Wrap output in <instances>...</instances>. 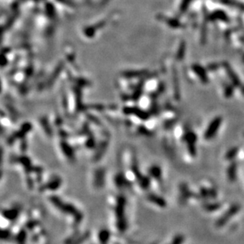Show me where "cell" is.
Returning <instances> with one entry per match:
<instances>
[{"label":"cell","instance_id":"cell-1","mask_svg":"<svg viewBox=\"0 0 244 244\" xmlns=\"http://www.w3.org/2000/svg\"><path fill=\"white\" fill-rule=\"evenodd\" d=\"M239 209H240V205H239V204L232 205L228 209V211L225 212V214L217 220V221L216 222V225H217V227L221 228V227L224 226V224H226V223L229 221L231 217L235 216V214L239 211Z\"/></svg>","mask_w":244,"mask_h":244},{"label":"cell","instance_id":"cell-2","mask_svg":"<svg viewBox=\"0 0 244 244\" xmlns=\"http://www.w3.org/2000/svg\"><path fill=\"white\" fill-rule=\"evenodd\" d=\"M221 123H222V118L221 117L215 118V119L210 123V124L209 125L208 128L206 129L205 132L204 134L205 138L206 140L212 139V138L217 134V130H218L219 127H221Z\"/></svg>","mask_w":244,"mask_h":244},{"label":"cell","instance_id":"cell-3","mask_svg":"<svg viewBox=\"0 0 244 244\" xmlns=\"http://www.w3.org/2000/svg\"><path fill=\"white\" fill-rule=\"evenodd\" d=\"M227 175L229 181L231 182H235L237 176V163L232 162L231 165L228 166V170H227Z\"/></svg>","mask_w":244,"mask_h":244},{"label":"cell","instance_id":"cell-4","mask_svg":"<svg viewBox=\"0 0 244 244\" xmlns=\"http://www.w3.org/2000/svg\"><path fill=\"white\" fill-rule=\"evenodd\" d=\"M193 70H194L195 72H197V74H198V76L200 77V78H201V80H202L203 82L206 83V82H207V77H206L204 70L198 65L193 66Z\"/></svg>","mask_w":244,"mask_h":244},{"label":"cell","instance_id":"cell-5","mask_svg":"<svg viewBox=\"0 0 244 244\" xmlns=\"http://www.w3.org/2000/svg\"><path fill=\"white\" fill-rule=\"evenodd\" d=\"M238 152H239V148L238 147H233V148H230L227 152V153L225 154V158L227 160H229V161L233 160L236 157Z\"/></svg>","mask_w":244,"mask_h":244},{"label":"cell","instance_id":"cell-6","mask_svg":"<svg viewBox=\"0 0 244 244\" xmlns=\"http://www.w3.org/2000/svg\"><path fill=\"white\" fill-rule=\"evenodd\" d=\"M184 140L187 142V144H190V143H194L197 141V135L192 131H190V132L186 133L184 136Z\"/></svg>","mask_w":244,"mask_h":244},{"label":"cell","instance_id":"cell-7","mask_svg":"<svg viewBox=\"0 0 244 244\" xmlns=\"http://www.w3.org/2000/svg\"><path fill=\"white\" fill-rule=\"evenodd\" d=\"M224 66H225V68H226L227 71H228V73L229 74L230 78H231V79L232 80V81L234 82V84L236 85H239V79H238V78H237V76L235 75V73L232 71V70L231 69V67H230L228 65H227V64H224Z\"/></svg>","mask_w":244,"mask_h":244},{"label":"cell","instance_id":"cell-8","mask_svg":"<svg viewBox=\"0 0 244 244\" xmlns=\"http://www.w3.org/2000/svg\"><path fill=\"white\" fill-rule=\"evenodd\" d=\"M221 2L223 3L226 4V5H229L231 6H235V7H238L239 9H244V5L242 3H239L238 2H235L234 0H220Z\"/></svg>","mask_w":244,"mask_h":244},{"label":"cell","instance_id":"cell-9","mask_svg":"<svg viewBox=\"0 0 244 244\" xmlns=\"http://www.w3.org/2000/svg\"><path fill=\"white\" fill-rule=\"evenodd\" d=\"M210 18L211 19H220V20L222 21H228V17L224 12H221V11H218V12H216V13L213 14L210 16Z\"/></svg>","mask_w":244,"mask_h":244},{"label":"cell","instance_id":"cell-10","mask_svg":"<svg viewBox=\"0 0 244 244\" xmlns=\"http://www.w3.org/2000/svg\"><path fill=\"white\" fill-rule=\"evenodd\" d=\"M221 203H213V204H207L204 205V209L209 212L216 211L221 208Z\"/></svg>","mask_w":244,"mask_h":244},{"label":"cell","instance_id":"cell-11","mask_svg":"<svg viewBox=\"0 0 244 244\" xmlns=\"http://www.w3.org/2000/svg\"><path fill=\"white\" fill-rule=\"evenodd\" d=\"M188 145V150L189 152L191 154L192 156H195L196 153H197V151H196V147H195V144H193V143H190V144H187Z\"/></svg>","mask_w":244,"mask_h":244},{"label":"cell","instance_id":"cell-12","mask_svg":"<svg viewBox=\"0 0 244 244\" xmlns=\"http://www.w3.org/2000/svg\"><path fill=\"white\" fill-rule=\"evenodd\" d=\"M200 195H201V197H203V198L209 197V190L204 188V187L201 188V190H200Z\"/></svg>","mask_w":244,"mask_h":244},{"label":"cell","instance_id":"cell-13","mask_svg":"<svg viewBox=\"0 0 244 244\" xmlns=\"http://www.w3.org/2000/svg\"><path fill=\"white\" fill-rule=\"evenodd\" d=\"M183 241H184V237L182 236V235H178L176 239H174L172 244H181Z\"/></svg>","mask_w":244,"mask_h":244},{"label":"cell","instance_id":"cell-14","mask_svg":"<svg viewBox=\"0 0 244 244\" xmlns=\"http://www.w3.org/2000/svg\"><path fill=\"white\" fill-rule=\"evenodd\" d=\"M209 197L212 198H215L217 197V191L214 188L209 189Z\"/></svg>","mask_w":244,"mask_h":244},{"label":"cell","instance_id":"cell-15","mask_svg":"<svg viewBox=\"0 0 244 244\" xmlns=\"http://www.w3.org/2000/svg\"><path fill=\"white\" fill-rule=\"evenodd\" d=\"M242 92H243V94H244V88H242Z\"/></svg>","mask_w":244,"mask_h":244}]
</instances>
